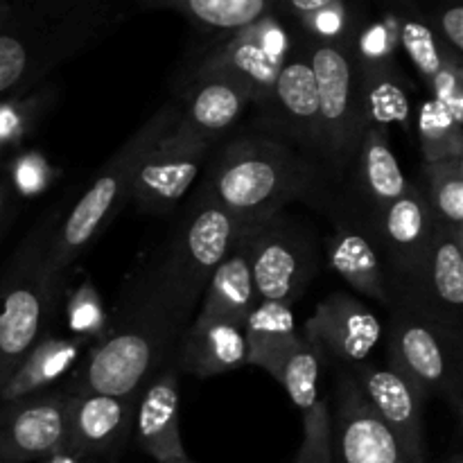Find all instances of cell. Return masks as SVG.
<instances>
[{
    "mask_svg": "<svg viewBox=\"0 0 463 463\" xmlns=\"http://www.w3.org/2000/svg\"><path fill=\"white\" fill-rule=\"evenodd\" d=\"M193 319L194 315L172 303L143 269L127 285L109 335L80 364L75 389L136 398L175 357L179 337Z\"/></svg>",
    "mask_w": 463,
    "mask_h": 463,
    "instance_id": "obj_1",
    "label": "cell"
},
{
    "mask_svg": "<svg viewBox=\"0 0 463 463\" xmlns=\"http://www.w3.org/2000/svg\"><path fill=\"white\" fill-rule=\"evenodd\" d=\"M118 18L113 0H12L0 25V98L34 89Z\"/></svg>",
    "mask_w": 463,
    "mask_h": 463,
    "instance_id": "obj_2",
    "label": "cell"
},
{
    "mask_svg": "<svg viewBox=\"0 0 463 463\" xmlns=\"http://www.w3.org/2000/svg\"><path fill=\"white\" fill-rule=\"evenodd\" d=\"M312 185V165L288 143L274 136H249L217 156L202 197L242 224H260L306 197Z\"/></svg>",
    "mask_w": 463,
    "mask_h": 463,
    "instance_id": "obj_3",
    "label": "cell"
},
{
    "mask_svg": "<svg viewBox=\"0 0 463 463\" xmlns=\"http://www.w3.org/2000/svg\"><path fill=\"white\" fill-rule=\"evenodd\" d=\"M61 217L59 206L43 213L0 274V384L50 333L63 283L50 267V247Z\"/></svg>",
    "mask_w": 463,
    "mask_h": 463,
    "instance_id": "obj_4",
    "label": "cell"
},
{
    "mask_svg": "<svg viewBox=\"0 0 463 463\" xmlns=\"http://www.w3.org/2000/svg\"><path fill=\"white\" fill-rule=\"evenodd\" d=\"M179 116V104H165L158 109L98 172L93 184L84 190L80 199L63 213L52 247H50V267L57 276H66V269L93 244L104 226L120 213L129 199L131 181L136 167L149 147L170 129Z\"/></svg>",
    "mask_w": 463,
    "mask_h": 463,
    "instance_id": "obj_5",
    "label": "cell"
},
{
    "mask_svg": "<svg viewBox=\"0 0 463 463\" xmlns=\"http://www.w3.org/2000/svg\"><path fill=\"white\" fill-rule=\"evenodd\" d=\"M249 226L199 194L194 208L145 271L172 303L194 315L213 271Z\"/></svg>",
    "mask_w": 463,
    "mask_h": 463,
    "instance_id": "obj_6",
    "label": "cell"
},
{
    "mask_svg": "<svg viewBox=\"0 0 463 463\" xmlns=\"http://www.w3.org/2000/svg\"><path fill=\"white\" fill-rule=\"evenodd\" d=\"M389 321V366L423 401L434 396L459 401V333L430 319L402 294H393Z\"/></svg>",
    "mask_w": 463,
    "mask_h": 463,
    "instance_id": "obj_7",
    "label": "cell"
},
{
    "mask_svg": "<svg viewBox=\"0 0 463 463\" xmlns=\"http://www.w3.org/2000/svg\"><path fill=\"white\" fill-rule=\"evenodd\" d=\"M307 59L319 93V154L333 175L346 172L364 134L360 61L348 43L307 41Z\"/></svg>",
    "mask_w": 463,
    "mask_h": 463,
    "instance_id": "obj_8",
    "label": "cell"
},
{
    "mask_svg": "<svg viewBox=\"0 0 463 463\" xmlns=\"http://www.w3.org/2000/svg\"><path fill=\"white\" fill-rule=\"evenodd\" d=\"M249 258L258 301L294 306L319 271L315 238L283 213L249 229Z\"/></svg>",
    "mask_w": 463,
    "mask_h": 463,
    "instance_id": "obj_9",
    "label": "cell"
},
{
    "mask_svg": "<svg viewBox=\"0 0 463 463\" xmlns=\"http://www.w3.org/2000/svg\"><path fill=\"white\" fill-rule=\"evenodd\" d=\"M326 405L333 463H411L351 371L339 369Z\"/></svg>",
    "mask_w": 463,
    "mask_h": 463,
    "instance_id": "obj_10",
    "label": "cell"
},
{
    "mask_svg": "<svg viewBox=\"0 0 463 463\" xmlns=\"http://www.w3.org/2000/svg\"><path fill=\"white\" fill-rule=\"evenodd\" d=\"M292 45L283 18L269 14L262 21L226 36L199 61L193 75L220 72V75L235 77L251 90L253 104L265 107L276 75Z\"/></svg>",
    "mask_w": 463,
    "mask_h": 463,
    "instance_id": "obj_11",
    "label": "cell"
},
{
    "mask_svg": "<svg viewBox=\"0 0 463 463\" xmlns=\"http://www.w3.org/2000/svg\"><path fill=\"white\" fill-rule=\"evenodd\" d=\"M211 143L213 140L199 138L172 125L140 158L129 199L143 211H170L197 181Z\"/></svg>",
    "mask_w": 463,
    "mask_h": 463,
    "instance_id": "obj_12",
    "label": "cell"
},
{
    "mask_svg": "<svg viewBox=\"0 0 463 463\" xmlns=\"http://www.w3.org/2000/svg\"><path fill=\"white\" fill-rule=\"evenodd\" d=\"M303 335L321 360L351 371L362 362H369L383 337V324L360 298L348 292H333L306 321Z\"/></svg>",
    "mask_w": 463,
    "mask_h": 463,
    "instance_id": "obj_13",
    "label": "cell"
},
{
    "mask_svg": "<svg viewBox=\"0 0 463 463\" xmlns=\"http://www.w3.org/2000/svg\"><path fill=\"white\" fill-rule=\"evenodd\" d=\"M66 411L68 393L0 402V463H27L66 450Z\"/></svg>",
    "mask_w": 463,
    "mask_h": 463,
    "instance_id": "obj_14",
    "label": "cell"
},
{
    "mask_svg": "<svg viewBox=\"0 0 463 463\" xmlns=\"http://www.w3.org/2000/svg\"><path fill=\"white\" fill-rule=\"evenodd\" d=\"M437 229L439 222L423 188L411 181L401 197L375 213L373 242L392 265L398 285H405L423 265Z\"/></svg>",
    "mask_w": 463,
    "mask_h": 463,
    "instance_id": "obj_15",
    "label": "cell"
},
{
    "mask_svg": "<svg viewBox=\"0 0 463 463\" xmlns=\"http://www.w3.org/2000/svg\"><path fill=\"white\" fill-rule=\"evenodd\" d=\"M398 294L410 298L430 319L459 333L463 310V235L439 224L423 265Z\"/></svg>",
    "mask_w": 463,
    "mask_h": 463,
    "instance_id": "obj_16",
    "label": "cell"
},
{
    "mask_svg": "<svg viewBox=\"0 0 463 463\" xmlns=\"http://www.w3.org/2000/svg\"><path fill=\"white\" fill-rule=\"evenodd\" d=\"M134 411L136 398L72 389L68 392L66 450L80 459L116 455L134 430Z\"/></svg>",
    "mask_w": 463,
    "mask_h": 463,
    "instance_id": "obj_17",
    "label": "cell"
},
{
    "mask_svg": "<svg viewBox=\"0 0 463 463\" xmlns=\"http://www.w3.org/2000/svg\"><path fill=\"white\" fill-rule=\"evenodd\" d=\"M357 387L398 439L411 463L425 461L423 443V398L392 366L362 362L351 369Z\"/></svg>",
    "mask_w": 463,
    "mask_h": 463,
    "instance_id": "obj_18",
    "label": "cell"
},
{
    "mask_svg": "<svg viewBox=\"0 0 463 463\" xmlns=\"http://www.w3.org/2000/svg\"><path fill=\"white\" fill-rule=\"evenodd\" d=\"M276 127L301 147L319 152V93L306 45H292L276 75L265 107Z\"/></svg>",
    "mask_w": 463,
    "mask_h": 463,
    "instance_id": "obj_19",
    "label": "cell"
},
{
    "mask_svg": "<svg viewBox=\"0 0 463 463\" xmlns=\"http://www.w3.org/2000/svg\"><path fill=\"white\" fill-rule=\"evenodd\" d=\"M179 373L175 360H170L136 396L131 432L140 450L158 463L185 457L179 425Z\"/></svg>",
    "mask_w": 463,
    "mask_h": 463,
    "instance_id": "obj_20",
    "label": "cell"
},
{
    "mask_svg": "<svg viewBox=\"0 0 463 463\" xmlns=\"http://www.w3.org/2000/svg\"><path fill=\"white\" fill-rule=\"evenodd\" d=\"M176 369L193 378H215L249 364V342L242 321L194 317L179 337Z\"/></svg>",
    "mask_w": 463,
    "mask_h": 463,
    "instance_id": "obj_21",
    "label": "cell"
},
{
    "mask_svg": "<svg viewBox=\"0 0 463 463\" xmlns=\"http://www.w3.org/2000/svg\"><path fill=\"white\" fill-rule=\"evenodd\" d=\"M251 104V90L235 77L220 72L193 75L179 104L175 127L199 138L213 140L233 127Z\"/></svg>",
    "mask_w": 463,
    "mask_h": 463,
    "instance_id": "obj_22",
    "label": "cell"
},
{
    "mask_svg": "<svg viewBox=\"0 0 463 463\" xmlns=\"http://www.w3.org/2000/svg\"><path fill=\"white\" fill-rule=\"evenodd\" d=\"M249 364L267 371L301 411L312 410L321 401L319 380L324 360L303 333L267 346H249Z\"/></svg>",
    "mask_w": 463,
    "mask_h": 463,
    "instance_id": "obj_23",
    "label": "cell"
},
{
    "mask_svg": "<svg viewBox=\"0 0 463 463\" xmlns=\"http://www.w3.org/2000/svg\"><path fill=\"white\" fill-rule=\"evenodd\" d=\"M326 258L330 269L342 276L353 292L392 306L393 288L384 274L383 256L373 240L357 226L339 224L326 242Z\"/></svg>",
    "mask_w": 463,
    "mask_h": 463,
    "instance_id": "obj_24",
    "label": "cell"
},
{
    "mask_svg": "<svg viewBox=\"0 0 463 463\" xmlns=\"http://www.w3.org/2000/svg\"><path fill=\"white\" fill-rule=\"evenodd\" d=\"M249 229L235 240L233 249L213 271L199 301V312L194 315L199 319L244 321V317L258 303L251 258H249Z\"/></svg>",
    "mask_w": 463,
    "mask_h": 463,
    "instance_id": "obj_25",
    "label": "cell"
},
{
    "mask_svg": "<svg viewBox=\"0 0 463 463\" xmlns=\"http://www.w3.org/2000/svg\"><path fill=\"white\" fill-rule=\"evenodd\" d=\"M351 167H355L357 188L369 206L371 217L401 197L410 185V179L389 143V131L378 127H366Z\"/></svg>",
    "mask_w": 463,
    "mask_h": 463,
    "instance_id": "obj_26",
    "label": "cell"
},
{
    "mask_svg": "<svg viewBox=\"0 0 463 463\" xmlns=\"http://www.w3.org/2000/svg\"><path fill=\"white\" fill-rule=\"evenodd\" d=\"M81 348H84V344L75 337L48 335V337L41 339L23 357L21 364L12 371V375L0 384V402L43 393L50 384L61 380L80 362Z\"/></svg>",
    "mask_w": 463,
    "mask_h": 463,
    "instance_id": "obj_27",
    "label": "cell"
},
{
    "mask_svg": "<svg viewBox=\"0 0 463 463\" xmlns=\"http://www.w3.org/2000/svg\"><path fill=\"white\" fill-rule=\"evenodd\" d=\"M360 99L366 127L389 131L411 122V86L392 61L360 63Z\"/></svg>",
    "mask_w": 463,
    "mask_h": 463,
    "instance_id": "obj_28",
    "label": "cell"
},
{
    "mask_svg": "<svg viewBox=\"0 0 463 463\" xmlns=\"http://www.w3.org/2000/svg\"><path fill=\"white\" fill-rule=\"evenodd\" d=\"M145 7L175 9L206 32L235 34L269 16L274 0H138Z\"/></svg>",
    "mask_w": 463,
    "mask_h": 463,
    "instance_id": "obj_29",
    "label": "cell"
},
{
    "mask_svg": "<svg viewBox=\"0 0 463 463\" xmlns=\"http://www.w3.org/2000/svg\"><path fill=\"white\" fill-rule=\"evenodd\" d=\"M393 25H396L398 43L407 52L410 61L423 77L425 84H432L434 77L452 61H461V57L452 54L450 50L443 45L434 32L432 23L425 21L416 9H401L393 16Z\"/></svg>",
    "mask_w": 463,
    "mask_h": 463,
    "instance_id": "obj_30",
    "label": "cell"
},
{
    "mask_svg": "<svg viewBox=\"0 0 463 463\" xmlns=\"http://www.w3.org/2000/svg\"><path fill=\"white\" fill-rule=\"evenodd\" d=\"M420 188L443 229L463 235V158L423 163Z\"/></svg>",
    "mask_w": 463,
    "mask_h": 463,
    "instance_id": "obj_31",
    "label": "cell"
},
{
    "mask_svg": "<svg viewBox=\"0 0 463 463\" xmlns=\"http://www.w3.org/2000/svg\"><path fill=\"white\" fill-rule=\"evenodd\" d=\"M416 129L423 163L439 158H463V116L448 111L437 99L428 98L420 104Z\"/></svg>",
    "mask_w": 463,
    "mask_h": 463,
    "instance_id": "obj_32",
    "label": "cell"
},
{
    "mask_svg": "<svg viewBox=\"0 0 463 463\" xmlns=\"http://www.w3.org/2000/svg\"><path fill=\"white\" fill-rule=\"evenodd\" d=\"M50 107L48 90H25V93L7 95L0 98V138H3L7 152L18 149Z\"/></svg>",
    "mask_w": 463,
    "mask_h": 463,
    "instance_id": "obj_33",
    "label": "cell"
},
{
    "mask_svg": "<svg viewBox=\"0 0 463 463\" xmlns=\"http://www.w3.org/2000/svg\"><path fill=\"white\" fill-rule=\"evenodd\" d=\"M68 328L77 335L75 339L84 342H102L111 330V317L104 310L98 289L90 280H84L75 292L71 294L66 306Z\"/></svg>",
    "mask_w": 463,
    "mask_h": 463,
    "instance_id": "obj_34",
    "label": "cell"
},
{
    "mask_svg": "<svg viewBox=\"0 0 463 463\" xmlns=\"http://www.w3.org/2000/svg\"><path fill=\"white\" fill-rule=\"evenodd\" d=\"M242 326L249 346H267L298 333L292 306L279 301H258L244 317Z\"/></svg>",
    "mask_w": 463,
    "mask_h": 463,
    "instance_id": "obj_35",
    "label": "cell"
},
{
    "mask_svg": "<svg viewBox=\"0 0 463 463\" xmlns=\"http://www.w3.org/2000/svg\"><path fill=\"white\" fill-rule=\"evenodd\" d=\"M7 181L16 197H39L52 185L54 175L48 158L36 152H25L9 163Z\"/></svg>",
    "mask_w": 463,
    "mask_h": 463,
    "instance_id": "obj_36",
    "label": "cell"
},
{
    "mask_svg": "<svg viewBox=\"0 0 463 463\" xmlns=\"http://www.w3.org/2000/svg\"><path fill=\"white\" fill-rule=\"evenodd\" d=\"M297 463H333L330 457L328 405L321 398L312 410L303 411V439Z\"/></svg>",
    "mask_w": 463,
    "mask_h": 463,
    "instance_id": "obj_37",
    "label": "cell"
},
{
    "mask_svg": "<svg viewBox=\"0 0 463 463\" xmlns=\"http://www.w3.org/2000/svg\"><path fill=\"white\" fill-rule=\"evenodd\" d=\"M432 23L434 32L443 41L448 50L457 57L463 54V5L459 0H446L437 9V16Z\"/></svg>",
    "mask_w": 463,
    "mask_h": 463,
    "instance_id": "obj_38",
    "label": "cell"
},
{
    "mask_svg": "<svg viewBox=\"0 0 463 463\" xmlns=\"http://www.w3.org/2000/svg\"><path fill=\"white\" fill-rule=\"evenodd\" d=\"M339 3H348V0H274L271 14H276L279 18H292V21L301 25V23H306L315 14Z\"/></svg>",
    "mask_w": 463,
    "mask_h": 463,
    "instance_id": "obj_39",
    "label": "cell"
},
{
    "mask_svg": "<svg viewBox=\"0 0 463 463\" xmlns=\"http://www.w3.org/2000/svg\"><path fill=\"white\" fill-rule=\"evenodd\" d=\"M16 193H14L12 184L7 181V176H0V242H3L5 233L12 226L14 215H16Z\"/></svg>",
    "mask_w": 463,
    "mask_h": 463,
    "instance_id": "obj_40",
    "label": "cell"
},
{
    "mask_svg": "<svg viewBox=\"0 0 463 463\" xmlns=\"http://www.w3.org/2000/svg\"><path fill=\"white\" fill-rule=\"evenodd\" d=\"M41 463H84V459L71 455L68 450H59V452H52V455H48L45 459H41Z\"/></svg>",
    "mask_w": 463,
    "mask_h": 463,
    "instance_id": "obj_41",
    "label": "cell"
},
{
    "mask_svg": "<svg viewBox=\"0 0 463 463\" xmlns=\"http://www.w3.org/2000/svg\"><path fill=\"white\" fill-rule=\"evenodd\" d=\"M9 12H12V0H0V25L7 21Z\"/></svg>",
    "mask_w": 463,
    "mask_h": 463,
    "instance_id": "obj_42",
    "label": "cell"
},
{
    "mask_svg": "<svg viewBox=\"0 0 463 463\" xmlns=\"http://www.w3.org/2000/svg\"><path fill=\"white\" fill-rule=\"evenodd\" d=\"M5 156H7V147H5L3 138H0V163H3V161H5Z\"/></svg>",
    "mask_w": 463,
    "mask_h": 463,
    "instance_id": "obj_43",
    "label": "cell"
},
{
    "mask_svg": "<svg viewBox=\"0 0 463 463\" xmlns=\"http://www.w3.org/2000/svg\"><path fill=\"white\" fill-rule=\"evenodd\" d=\"M165 463H193L188 459V457H184V459H172V461H165Z\"/></svg>",
    "mask_w": 463,
    "mask_h": 463,
    "instance_id": "obj_44",
    "label": "cell"
},
{
    "mask_svg": "<svg viewBox=\"0 0 463 463\" xmlns=\"http://www.w3.org/2000/svg\"><path fill=\"white\" fill-rule=\"evenodd\" d=\"M448 463H463V461H461V455H455Z\"/></svg>",
    "mask_w": 463,
    "mask_h": 463,
    "instance_id": "obj_45",
    "label": "cell"
}]
</instances>
